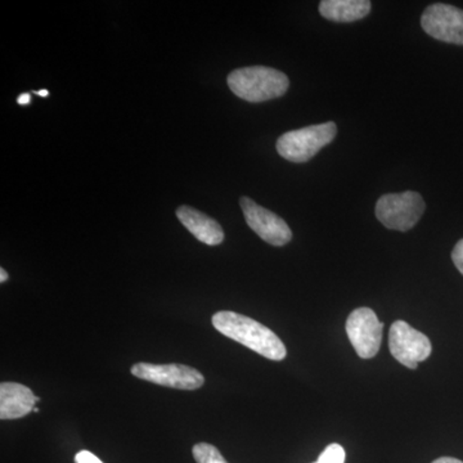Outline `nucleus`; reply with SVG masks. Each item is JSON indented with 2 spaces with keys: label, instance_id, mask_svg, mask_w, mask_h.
Returning a JSON list of instances; mask_svg holds the SVG:
<instances>
[{
  "label": "nucleus",
  "instance_id": "f257e3e1",
  "mask_svg": "<svg viewBox=\"0 0 463 463\" xmlns=\"http://www.w3.org/2000/svg\"><path fill=\"white\" fill-rule=\"evenodd\" d=\"M213 326L224 336L242 344L270 361H283L288 355L282 340L267 326L249 317L224 310L213 316Z\"/></svg>",
  "mask_w": 463,
  "mask_h": 463
},
{
  "label": "nucleus",
  "instance_id": "f03ea898",
  "mask_svg": "<svg viewBox=\"0 0 463 463\" xmlns=\"http://www.w3.org/2000/svg\"><path fill=\"white\" fill-rule=\"evenodd\" d=\"M228 87L240 99L260 103L279 99L288 91V75L272 67L252 66L234 70L228 75Z\"/></svg>",
  "mask_w": 463,
  "mask_h": 463
},
{
  "label": "nucleus",
  "instance_id": "7ed1b4c3",
  "mask_svg": "<svg viewBox=\"0 0 463 463\" xmlns=\"http://www.w3.org/2000/svg\"><path fill=\"white\" fill-rule=\"evenodd\" d=\"M337 127L334 121L292 130L279 137L276 148L279 156L291 163H307L334 141Z\"/></svg>",
  "mask_w": 463,
  "mask_h": 463
},
{
  "label": "nucleus",
  "instance_id": "20e7f679",
  "mask_svg": "<svg viewBox=\"0 0 463 463\" xmlns=\"http://www.w3.org/2000/svg\"><path fill=\"white\" fill-rule=\"evenodd\" d=\"M425 207V201L417 192L388 194L377 201L376 216L388 230L407 232L419 223Z\"/></svg>",
  "mask_w": 463,
  "mask_h": 463
},
{
  "label": "nucleus",
  "instance_id": "39448f33",
  "mask_svg": "<svg viewBox=\"0 0 463 463\" xmlns=\"http://www.w3.org/2000/svg\"><path fill=\"white\" fill-rule=\"evenodd\" d=\"M389 349L399 364L411 370H416L420 362L426 361L432 352L429 337L404 321L394 322L390 327Z\"/></svg>",
  "mask_w": 463,
  "mask_h": 463
},
{
  "label": "nucleus",
  "instance_id": "423d86ee",
  "mask_svg": "<svg viewBox=\"0 0 463 463\" xmlns=\"http://www.w3.org/2000/svg\"><path fill=\"white\" fill-rule=\"evenodd\" d=\"M345 330L356 354L361 358L371 359L379 353L383 325L373 309H355L347 318Z\"/></svg>",
  "mask_w": 463,
  "mask_h": 463
},
{
  "label": "nucleus",
  "instance_id": "0eeeda50",
  "mask_svg": "<svg viewBox=\"0 0 463 463\" xmlns=\"http://www.w3.org/2000/svg\"><path fill=\"white\" fill-rule=\"evenodd\" d=\"M132 374L148 383L178 390H197L205 383L200 371L184 364H137L132 367Z\"/></svg>",
  "mask_w": 463,
  "mask_h": 463
},
{
  "label": "nucleus",
  "instance_id": "6e6552de",
  "mask_svg": "<svg viewBox=\"0 0 463 463\" xmlns=\"http://www.w3.org/2000/svg\"><path fill=\"white\" fill-rule=\"evenodd\" d=\"M241 209L246 223L265 242L273 246L288 245L292 239V232L288 223L273 212L258 205L249 197H241Z\"/></svg>",
  "mask_w": 463,
  "mask_h": 463
},
{
  "label": "nucleus",
  "instance_id": "1a4fd4ad",
  "mask_svg": "<svg viewBox=\"0 0 463 463\" xmlns=\"http://www.w3.org/2000/svg\"><path fill=\"white\" fill-rule=\"evenodd\" d=\"M421 26L431 38L463 45V11L455 5H432L421 17Z\"/></svg>",
  "mask_w": 463,
  "mask_h": 463
},
{
  "label": "nucleus",
  "instance_id": "9d476101",
  "mask_svg": "<svg viewBox=\"0 0 463 463\" xmlns=\"http://www.w3.org/2000/svg\"><path fill=\"white\" fill-rule=\"evenodd\" d=\"M39 398L32 390L17 383L0 385V419L17 420L25 417L35 408Z\"/></svg>",
  "mask_w": 463,
  "mask_h": 463
},
{
  "label": "nucleus",
  "instance_id": "9b49d317",
  "mask_svg": "<svg viewBox=\"0 0 463 463\" xmlns=\"http://www.w3.org/2000/svg\"><path fill=\"white\" fill-rule=\"evenodd\" d=\"M179 222L196 237L200 242L209 246L221 245L224 232L215 219L210 218L191 206H181L176 210Z\"/></svg>",
  "mask_w": 463,
  "mask_h": 463
},
{
  "label": "nucleus",
  "instance_id": "f8f14e48",
  "mask_svg": "<svg viewBox=\"0 0 463 463\" xmlns=\"http://www.w3.org/2000/svg\"><path fill=\"white\" fill-rule=\"evenodd\" d=\"M371 12L368 0H323L319 3V14L334 23H354Z\"/></svg>",
  "mask_w": 463,
  "mask_h": 463
},
{
  "label": "nucleus",
  "instance_id": "ddd939ff",
  "mask_svg": "<svg viewBox=\"0 0 463 463\" xmlns=\"http://www.w3.org/2000/svg\"><path fill=\"white\" fill-rule=\"evenodd\" d=\"M192 453H194L197 463H228L222 453L212 444H196Z\"/></svg>",
  "mask_w": 463,
  "mask_h": 463
},
{
  "label": "nucleus",
  "instance_id": "4468645a",
  "mask_svg": "<svg viewBox=\"0 0 463 463\" xmlns=\"http://www.w3.org/2000/svg\"><path fill=\"white\" fill-rule=\"evenodd\" d=\"M345 450L340 444H330L323 450L317 463H345Z\"/></svg>",
  "mask_w": 463,
  "mask_h": 463
},
{
  "label": "nucleus",
  "instance_id": "2eb2a0df",
  "mask_svg": "<svg viewBox=\"0 0 463 463\" xmlns=\"http://www.w3.org/2000/svg\"><path fill=\"white\" fill-rule=\"evenodd\" d=\"M452 260L459 273L463 274V240L459 241L453 249Z\"/></svg>",
  "mask_w": 463,
  "mask_h": 463
},
{
  "label": "nucleus",
  "instance_id": "dca6fc26",
  "mask_svg": "<svg viewBox=\"0 0 463 463\" xmlns=\"http://www.w3.org/2000/svg\"><path fill=\"white\" fill-rule=\"evenodd\" d=\"M75 463H103L100 461L99 457L93 455V453L88 452V450H81L78 455L75 456Z\"/></svg>",
  "mask_w": 463,
  "mask_h": 463
},
{
  "label": "nucleus",
  "instance_id": "f3484780",
  "mask_svg": "<svg viewBox=\"0 0 463 463\" xmlns=\"http://www.w3.org/2000/svg\"><path fill=\"white\" fill-rule=\"evenodd\" d=\"M30 102H32V97H30L29 93L21 94V96L17 99L18 105L25 106L29 105Z\"/></svg>",
  "mask_w": 463,
  "mask_h": 463
},
{
  "label": "nucleus",
  "instance_id": "a211bd4d",
  "mask_svg": "<svg viewBox=\"0 0 463 463\" xmlns=\"http://www.w3.org/2000/svg\"><path fill=\"white\" fill-rule=\"evenodd\" d=\"M432 463H463L459 459L452 458V457H441V458L435 459Z\"/></svg>",
  "mask_w": 463,
  "mask_h": 463
},
{
  "label": "nucleus",
  "instance_id": "6ab92c4d",
  "mask_svg": "<svg viewBox=\"0 0 463 463\" xmlns=\"http://www.w3.org/2000/svg\"><path fill=\"white\" fill-rule=\"evenodd\" d=\"M8 279V273L5 269H0V282L5 283Z\"/></svg>",
  "mask_w": 463,
  "mask_h": 463
},
{
  "label": "nucleus",
  "instance_id": "aec40b11",
  "mask_svg": "<svg viewBox=\"0 0 463 463\" xmlns=\"http://www.w3.org/2000/svg\"><path fill=\"white\" fill-rule=\"evenodd\" d=\"M35 93L38 94V96H41V97H48V96H50V91L45 90H38V91L35 90Z\"/></svg>",
  "mask_w": 463,
  "mask_h": 463
},
{
  "label": "nucleus",
  "instance_id": "412c9836",
  "mask_svg": "<svg viewBox=\"0 0 463 463\" xmlns=\"http://www.w3.org/2000/svg\"><path fill=\"white\" fill-rule=\"evenodd\" d=\"M33 412L39 413V408H33Z\"/></svg>",
  "mask_w": 463,
  "mask_h": 463
},
{
  "label": "nucleus",
  "instance_id": "4be33fe9",
  "mask_svg": "<svg viewBox=\"0 0 463 463\" xmlns=\"http://www.w3.org/2000/svg\"><path fill=\"white\" fill-rule=\"evenodd\" d=\"M317 463V462H316Z\"/></svg>",
  "mask_w": 463,
  "mask_h": 463
}]
</instances>
